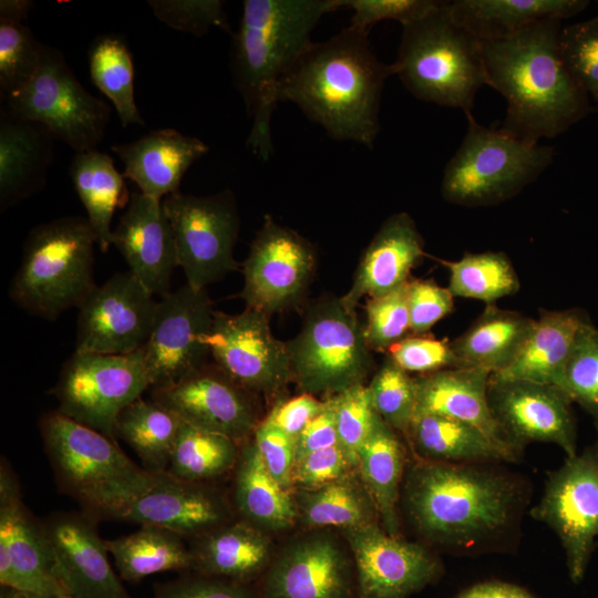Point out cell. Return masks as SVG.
<instances>
[{
    "label": "cell",
    "instance_id": "40",
    "mask_svg": "<svg viewBox=\"0 0 598 598\" xmlns=\"http://www.w3.org/2000/svg\"><path fill=\"white\" fill-rule=\"evenodd\" d=\"M293 498L302 523L310 527L348 529L379 517L364 484L350 474L315 489H298Z\"/></svg>",
    "mask_w": 598,
    "mask_h": 598
},
{
    "label": "cell",
    "instance_id": "10",
    "mask_svg": "<svg viewBox=\"0 0 598 598\" xmlns=\"http://www.w3.org/2000/svg\"><path fill=\"white\" fill-rule=\"evenodd\" d=\"M2 111L42 124L75 153L96 150L111 116V107L87 92L64 55L48 45L38 71L4 99Z\"/></svg>",
    "mask_w": 598,
    "mask_h": 598
},
{
    "label": "cell",
    "instance_id": "29",
    "mask_svg": "<svg viewBox=\"0 0 598 598\" xmlns=\"http://www.w3.org/2000/svg\"><path fill=\"white\" fill-rule=\"evenodd\" d=\"M52 133L1 110L0 207L6 210L42 189L54 157Z\"/></svg>",
    "mask_w": 598,
    "mask_h": 598
},
{
    "label": "cell",
    "instance_id": "2",
    "mask_svg": "<svg viewBox=\"0 0 598 598\" xmlns=\"http://www.w3.org/2000/svg\"><path fill=\"white\" fill-rule=\"evenodd\" d=\"M368 35L348 25L312 42L281 81L278 100L296 104L331 138L371 148L384 83L394 71L377 58Z\"/></svg>",
    "mask_w": 598,
    "mask_h": 598
},
{
    "label": "cell",
    "instance_id": "9",
    "mask_svg": "<svg viewBox=\"0 0 598 598\" xmlns=\"http://www.w3.org/2000/svg\"><path fill=\"white\" fill-rule=\"evenodd\" d=\"M287 346L293 380L311 394H337L363 383L373 367L363 322L338 297L311 305L299 333Z\"/></svg>",
    "mask_w": 598,
    "mask_h": 598
},
{
    "label": "cell",
    "instance_id": "20",
    "mask_svg": "<svg viewBox=\"0 0 598 598\" xmlns=\"http://www.w3.org/2000/svg\"><path fill=\"white\" fill-rule=\"evenodd\" d=\"M488 401L505 439L522 453L530 442L558 445L566 457L577 455L573 401L558 386L489 377Z\"/></svg>",
    "mask_w": 598,
    "mask_h": 598
},
{
    "label": "cell",
    "instance_id": "51",
    "mask_svg": "<svg viewBox=\"0 0 598 598\" xmlns=\"http://www.w3.org/2000/svg\"><path fill=\"white\" fill-rule=\"evenodd\" d=\"M406 373L419 375L458 368L451 342L432 337L408 336L388 350V355Z\"/></svg>",
    "mask_w": 598,
    "mask_h": 598
},
{
    "label": "cell",
    "instance_id": "17",
    "mask_svg": "<svg viewBox=\"0 0 598 598\" xmlns=\"http://www.w3.org/2000/svg\"><path fill=\"white\" fill-rule=\"evenodd\" d=\"M158 300L130 271L96 286L79 307L75 351L130 354L151 333Z\"/></svg>",
    "mask_w": 598,
    "mask_h": 598
},
{
    "label": "cell",
    "instance_id": "19",
    "mask_svg": "<svg viewBox=\"0 0 598 598\" xmlns=\"http://www.w3.org/2000/svg\"><path fill=\"white\" fill-rule=\"evenodd\" d=\"M0 585L33 598L68 596L62 586L42 524L22 502L10 465H0Z\"/></svg>",
    "mask_w": 598,
    "mask_h": 598
},
{
    "label": "cell",
    "instance_id": "26",
    "mask_svg": "<svg viewBox=\"0 0 598 598\" xmlns=\"http://www.w3.org/2000/svg\"><path fill=\"white\" fill-rule=\"evenodd\" d=\"M425 256L424 240L414 219L400 212L388 217L362 252L353 282L341 297L351 309L368 297L383 296L406 283Z\"/></svg>",
    "mask_w": 598,
    "mask_h": 598
},
{
    "label": "cell",
    "instance_id": "18",
    "mask_svg": "<svg viewBox=\"0 0 598 598\" xmlns=\"http://www.w3.org/2000/svg\"><path fill=\"white\" fill-rule=\"evenodd\" d=\"M343 533L352 553L357 598H409L442 575V563L431 550L390 535L377 522Z\"/></svg>",
    "mask_w": 598,
    "mask_h": 598
},
{
    "label": "cell",
    "instance_id": "46",
    "mask_svg": "<svg viewBox=\"0 0 598 598\" xmlns=\"http://www.w3.org/2000/svg\"><path fill=\"white\" fill-rule=\"evenodd\" d=\"M561 390L591 416L598 433V328L590 320L576 337Z\"/></svg>",
    "mask_w": 598,
    "mask_h": 598
},
{
    "label": "cell",
    "instance_id": "14",
    "mask_svg": "<svg viewBox=\"0 0 598 598\" xmlns=\"http://www.w3.org/2000/svg\"><path fill=\"white\" fill-rule=\"evenodd\" d=\"M214 313L206 289L187 283L159 298L142 348L152 391L169 386L206 364Z\"/></svg>",
    "mask_w": 598,
    "mask_h": 598
},
{
    "label": "cell",
    "instance_id": "11",
    "mask_svg": "<svg viewBox=\"0 0 598 598\" xmlns=\"http://www.w3.org/2000/svg\"><path fill=\"white\" fill-rule=\"evenodd\" d=\"M151 388L142 350L130 354L76 352L53 389L58 411L115 440L118 415Z\"/></svg>",
    "mask_w": 598,
    "mask_h": 598
},
{
    "label": "cell",
    "instance_id": "44",
    "mask_svg": "<svg viewBox=\"0 0 598 598\" xmlns=\"http://www.w3.org/2000/svg\"><path fill=\"white\" fill-rule=\"evenodd\" d=\"M367 388L375 413L394 431L408 436L416 411L415 378L386 357Z\"/></svg>",
    "mask_w": 598,
    "mask_h": 598
},
{
    "label": "cell",
    "instance_id": "37",
    "mask_svg": "<svg viewBox=\"0 0 598 598\" xmlns=\"http://www.w3.org/2000/svg\"><path fill=\"white\" fill-rule=\"evenodd\" d=\"M69 173L86 209L99 248L106 252L112 245L114 212L130 200L124 176L115 168L113 158L97 150L75 153Z\"/></svg>",
    "mask_w": 598,
    "mask_h": 598
},
{
    "label": "cell",
    "instance_id": "3",
    "mask_svg": "<svg viewBox=\"0 0 598 598\" xmlns=\"http://www.w3.org/2000/svg\"><path fill=\"white\" fill-rule=\"evenodd\" d=\"M344 0H246L233 34L235 85L251 118L246 144L262 161L272 154L271 116L281 81L313 42L320 19Z\"/></svg>",
    "mask_w": 598,
    "mask_h": 598
},
{
    "label": "cell",
    "instance_id": "21",
    "mask_svg": "<svg viewBox=\"0 0 598 598\" xmlns=\"http://www.w3.org/2000/svg\"><path fill=\"white\" fill-rule=\"evenodd\" d=\"M250 393L215 364H204L176 383L153 390L151 398L183 422L240 444L259 424Z\"/></svg>",
    "mask_w": 598,
    "mask_h": 598
},
{
    "label": "cell",
    "instance_id": "61",
    "mask_svg": "<svg viewBox=\"0 0 598 598\" xmlns=\"http://www.w3.org/2000/svg\"><path fill=\"white\" fill-rule=\"evenodd\" d=\"M0 598H33L30 595L9 587L1 586Z\"/></svg>",
    "mask_w": 598,
    "mask_h": 598
},
{
    "label": "cell",
    "instance_id": "4",
    "mask_svg": "<svg viewBox=\"0 0 598 598\" xmlns=\"http://www.w3.org/2000/svg\"><path fill=\"white\" fill-rule=\"evenodd\" d=\"M403 504L424 537L470 548L495 539L513 525L522 487L512 476L480 464L422 460L408 472Z\"/></svg>",
    "mask_w": 598,
    "mask_h": 598
},
{
    "label": "cell",
    "instance_id": "43",
    "mask_svg": "<svg viewBox=\"0 0 598 598\" xmlns=\"http://www.w3.org/2000/svg\"><path fill=\"white\" fill-rule=\"evenodd\" d=\"M439 261L450 272L447 288L454 297L494 305L520 288L519 278L503 251L466 252L458 260Z\"/></svg>",
    "mask_w": 598,
    "mask_h": 598
},
{
    "label": "cell",
    "instance_id": "34",
    "mask_svg": "<svg viewBox=\"0 0 598 598\" xmlns=\"http://www.w3.org/2000/svg\"><path fill=\"white\" fill-rule=\"evenodd\" d=\"M406 439L425 461L484 464L519 458L475 426L435 414L415 413Z\"/></svg>",
    "mask_w": 598,
    "mask_h": 598
},
{
    "label": "cell",
    "instance_id": "55",
    "mask_svg": "<svg viewBox=\"0 0 598 598\" xmlns=\"http://www.w3.org/2000/svg\"><path fill=\"white\" fill-rule=\"evenodd\" d=\"M353 468L340 446L334 445L298 458L292 484L298 489H315L348 475Z\"/></svg>",
    "mask_w": 598,
    "mask_h": 598
},
{
    "label": "cell",
    "instance_id": "62",
    "mask_svg": "<svg viewBox=\"0 0 598 598\" xmlns=\"http://www.w3.org/2000/svg\"><path fill=\"white\" fill-rule=\"evenodd\" d=\"M594 101H595L596 106H597V109H598V94L594 97Z\"/></svg>",
    "mask_w": 598,
    "mask_h": 598
},
{
    "label": "cell",
    "instance_id": "7",
    "mask_svg": "<svg viewBox=\"0 0 598 598\" xmlns=\"http://www.w3.org/2000/svg\"><path fill=\"white\" fill-rule=\"evenodd\" d=\"M95 244L96 235L85 217L66 216L35 226L23 244L9 289L11 299L47 320L79 308L97 286Z\"/></svg>",
    "mask_w": 598,
    "mask_h": 598
},
{
    "label": "cell",
    "instance_id": "33",
    "mask_svg": "<svg viewBox=\"0 0 598 598\" xmlns=\"http://www.w3.org/2000/svg\"><path fill=\"white\" fill-rule=\"evenodd\" d=\"M190 550L198 574L244 585L270 559L268 537L245 520L227 523L195 539Z\"/></svg>",
    "mask_w": 598,
    "mask_h": 598
},
{
    "label": "cell",
    "instance_id": "48",
    "mask_svg": "<svg viewBox=\"0 0 598 598\" xmlns=\"http://www.w3.org/2000/svg\"><path fill=\"white\" fill-rule=\"evenodd\" d=\"M408 282L383 296L368 299L363 326L371 350L388 351L408 337L410 332Z\"/></svg>",
    "mask_w": 598,
    "mask_h": 598
},
{
    "label": "cell",
    "instance_id": "8",
    "mask_svg": "<svg viewBox=\"0 0 598 598\" xmlns=\"http://www.w3.org/2000/svg\"><path fill=\"white\" fill-rule=\"evenodd\" d=\"M467 130L447 162L442 197L465 207L493 206L508 200L535 182L550 165L554 148L527 144L501 128L466 115Z\"/></svg>",
    "mask_w": 598,
    "mask_h": 598
},
{
    "label": "cell",
    "instance_id": "54",
    "mask_svg": "<svg viewBox=\"0 0 598 598\" xmlns=\"http://www.w3.org/2000/svg\"><path fill=\"white\" fill-rule=\"evenodd\" d=\"M252 435V442L271 477L281 487L290 491L293 486L296 440L266 419L259 422Z\"/></svg>",
    "mask_w": 598,
    "mask_h": 598
},
{
    "label": "cell",
    "instance_id": "16",
    "mask_svg": "<svg viewBox=\"0 0 598 598\" xmlns=\"http://www.w3.org/2000/svg\"><path fill=\"white\" fill-rule=\"evenodd\" d=\"M208 346L214 364L251 393H274L293 379L287 342L272 334L269 316L258 310H215Z\"/></svg>",
    "mask_w": 598,
    "mask_h": 598
},
{
    "label": "cell",
    "instance_id": "1",
    "mask_svg": "<svg viewBox=\"0 0 598 598\" xmlns=\"http://www.w3.org/2000/svg\"><path fill=\"white\" fill-rule=\"evenodd\" d=\"M561 20L547 19L518 33L482 42L487 85L503 95L505 133L527 143L554 138L589 112V94L559 53Z\"/></svg>",
    "mask_w": 598,
    "mask_h": 598
},
{
    "label": "cell",
    "instance_id": "6",
    "mask_svg": "<svg viewBox=\"0 0 598 598\" xmlns=\"http://www.w3.org/2000/svg\"><path fill=\"white\" fill-rule=\"evenodd\" d=\"M417 100L472 114L477 91L487 85L482 41L456 24L444 1L426 16L402 25L392 63Z\"/></svg>",
    "mask_w": 598,
    "mask_h": 598
},
{
    "label": "cell",
    "instance_id": "47",
    "mask_svg": "<svg viewBox=\"0 0 598 598\" xmlns=\"http://www.w3.org/2000/svg\"><path fill=\"white\" fill-rule=\"evenodd\" d=\"M331 399L338 445L346 454L350 464L358 468V453L370 435L378 414L375 413L367 385H352Z\"/></svg>",
    "mask_w": 598,
    "mask_h": 598
},
{
    "label": "cell",
    "instance_id": "30",
    "mask_svg": "<svg viewBox=\"0 0 598 598\" xmlns=\"http://www.w3.org/2000/svg\"><path fill=\"white\" fill-rule=\"evenodd\" d=\"M588 321V315L579 308L542 310L515 362L491 378L532 381L561 389L564 369L576 337Z\"/></svg>",
    "mask_w": 598,
    "mask_h": 598
},
{
    "label": "cell",
    "instance_id": "24",
    "mask_svg": "<svg viewBox=\"0 0 598 598\" xmlns=\"http://www.w3.org/2000/svg\"><path fill=\"white\" fill-rule=\"evenodd\" d=\"M118 520L159 526L195 540L230 523V511L205 483L184 481L165 471L154 473L151 485Z\"/></svg>",
    "mask_w": 598,
    "mask_h": 598
},
{
    "label": "cell",
    "instance_id": "35",
    "mask_svg": "<svg viewBox=\"0 0 598 598\" xmlns=\"http://www.w3.org/2000/svg\"><path fill=\"white\" fill-rule=\"evenodd\" d=\"M234 504L243 520L261 530L291 527L298 517L293 496L271 477L252 441L240 446Z\"/></svg>",
    "mask_w": 598,
    "mask_h": 598
},
{
    "label": "cell",
    "instance_id": "5",
    "mask_svg": "<svg viewBox=\"0 0 598 598\" xmlns=\"http://www.w3.org/2000/svg\"><path fill=\"white\" fill-rule=\"evenodd\" d=\"M39 429L59 487L94 518L120 519L153 481L114 440L58 410L42 415Z\"/></svg>",
    "mask_w": 598,
    "mask_h": 598
},
{
    "label": "cell",
    "instance_id": "59",
    "mask_svg": "<svg viewBox=\"0 0 598 598\" xmlns=\"http://www.w3.org/2000/svg\"><path fill=\"white\" fill-rule=\"evenodd\" d=\"M456 598H536L526 589L498 580L475 584Z\"/></svg>",
    "mask_w": 598,
    "mask_h": 598
},
{
    "label": "cell",
    "instance_id": "49",
    "mask_svg": "<svg viewBox=\"0 0 598 598\" xmlns=\"http://www.w3.org/2000/svg\"><path fill=\"white\" fill-rule=\"evenodd\" d=\"M558 45L565 66L594 99L598 94V17L563 27Z\"/></svg>",
    "mask_w": 598,
    "mask_h": 598
},
{
    "label": "cell",
    "instance_id": "53",
    "mask_svg": "<svg viewBox=\"0 0 598 598\" xmlns=\"http://www.w3.org/2000/svg\"><path fill=\"white\" fill-rule=\"evenodd\" d=\"M408 307L410 332L423 336L453 311L454 296L432 279H416L408 282Z\"/></svg>",
    "mask_w": 598,
    "mask_h": 598
},
{
    "label": "cell",
    "instance_id": "57",
    "mask_svg": "<svg viewBox=\"0 0 598 598\" xmlns=\"http://www.w3.org/2000/svg\"><path fill=\"white\" fill-rule=\"evenodd\" d=\"M323 406L324 401H319L311 393L303 392L277 404L266 420L296 440Z\"/></svg>",
    "mask_w": 598,
    "mask_h": 598
},
{
    "label": "cell",
    "instance_id": "23",
    "mask_svg": "<svg viewBox=\"0 0 598 598\" xmlns=\"http://www.w3.org/2000/svg\"><path fill=\"white\" fill-rule=\"evenodd\" d=\"M262 598H357L353 560L324 534L288 545L268 567Z\"/></svg>",
    "mask_w": 598,
    "mask_h": 598
},
{
    "label": "cell",
    "instance_id": "52",
    "mask_svg": "<svg viewBox=\"0 0 598 598\" xmlns=\"http://www.w3.org/2000/svg\"><path fill=\"white\" fill-rule=\"evenodd\" d=\"M440 3L436 0H344L346 9L353 12L349 25L365 33L382 20H395L405 25L426 16Z\"/></svg>",
    "mask_w": 598,
    "mask_h": 598
},
{
    "label": "cell",
    "instance_id": "12",
    "mask_svg": "<svg viewBox=\"0 0 598 598\" xmlns=\"http://www.w3.org/2000/svg\"><path fill=\"white\" fill-rule=\"evenodd\" d=\"M162 203L172 226L178 267L187 285L203 290L238 268L234 248L239 215L229 189L206 197L177 192Z\"/></svg>",
    "mask_w": 598,
    "mask_h": 598
},
{
    "label": "cell",
    "instance_id": "58",
    "mask_svg": "<svg viewBox=\"0 0 598 598\" xmlns=\"http://www.w3.org/2000/svg\"><path fill=\"white\" fill-rule=\"evenodd\" d=\"M334 445H338L336 417L331 399H328L322 411L296 439V461L309 453Z\"/></svg>",
    "mask_w": 598,
    "mask_h": 598
},
{
    "label": "cell",
    "instance_id": "36",
    "mask_svg": "<svg viewBox=\"0 0 598 598\" xmlns=\"http://www.w3.org/2000/svg\"><path fill=\"white\" fill-rule=\"evenodd\" d=\"M404 462V447L395 431L378 415L359 450L358 468L384 530L392 536H401L398 503Z\"/></svg>",
    "mask_w": 598,
    "mask_h": 598
},
{
    "label": "cell",
    "instance_id": "60",
    "mask_svg": "<svg viewBox=\"0 0 598 598\" xmlns=\"http://www.w3.org/2000/svg\"><path fill=\"white\" fill-rule=\"evenodd\" d=\"M33 6L29 0H1L0 19L24 21Z\"/></svg>",
    "mask_w": 598,
    "mask_h": 598
},
{
    "label": "cell",
    "instance_id": "32",
    "mask_svg": "<svg viewBox=\"0 0 598 598\" xmlns=\"http://www.w3.org/2000/svg\"><path fill=\"white\" fill-rule=\"evenodd\" d=\"M535 319L487 305L471 326L450 341L458 368H474L491 374L512 365L527 342Z\"/></svg>",
    "mask_w": 598,
    "mask_h": 598
},
{
    "label": "cell",
    "instance_id": "22",
    "mask_svg": "<svg viewBox=\"0 0 598 598\" xmlns=\"http://www.w3.org/2000/svg\"><path fill=\"white\" fill-rule=\"evenodd\" d=\"M56 575L71 598H131L109 560L95 518L54 513L41 523Z\"/></svg>",
    "mask_w": 598,
    "mask_h": 598
},
{
    "label": "cell",
    "instance_id": "41",
    "mask_svg": "<svg viewBox=\"0 0 598 598\" xmlns=\"http://www.w3.org/2000/svg\"><path fill=\"white\" fill-rule=\"evenodd\" d=\"M91 79L115 106L123 127L144 125L134 97V65L123 38L115 34L96 37L89 50Z\"/></svg>",
    "mask_w": 598,
    "mask_h": 598
},
{
    "label": "cell",
    "instance_id": "63",
    "mask_svg": "<svg viewBox=\"0 0 598 598\" xmlns=\"http://www.w3.org/2000/svg\"><path fill=\"white\" fill-rule=\"evenodd\" d=\"M62 598H71V597H69V596H64V597H62Z\"/></svg>",
    "mask_w": 598,
    "mask_h": 598
},
{
    "label": "cell",
    "instance_id": "42",
    "mask_svg": "<svg viewBox=\"0 0 598 598\" xmlns=\"http://www.w3.org/2000/svg\"><path fill=\"white\" fill-rule=\"evenodd\" d=\"M240 446L234 440L183 422L166 472L196 483H207L235 468Z\"/></svg>",
    "mask_w": 598,
    "mask_h": 598
},
{
    "label": "cell",
    "instance_id": "31",
    "mask_svg": "<svg viewBox=\"0 0 598 598\" xmlns=\"http://www.w3.org/2000/svg\"><path fill=\"white\" fill-rule=\"evenodd\" d=\"M588 4L586 0H453L444 1V9L484 42L512 37L538 21L570 18Z\"/></svg>",
    "mask_w": 598,
    "mask_h": 598
},
{
    "label": "cell",
    "instance_id": "25",
    "mask_svg": "<svg viewBox=\"0 0 598 598\" xmlns=\"http://www.w3.org/2000/svg\"><path fill=\"white\" fill-rule=\"evenodd\" d=\"M112 245L125 259L128 271L154 296L168 293L178 267L171 223L159 199L132 193L127 207L112 231Z\"/></svg>",
    "mask_w": 598,
    "mask_h": 598
},
{
    "label": "cell",
    "instance_id": "28",
    "mask_svg": "<svg viewBox=\"0 0 598 598\" xmlns=\"http://www.w3.org/2000/svg\"><path fill=\"white\" fill-rule=\"evenodd\" d=\"M491 373L474 368H452L417 375L416 411L471 424L499 445L520 455L505 439L488 401Z\"/></svg>",
    "mask_w": 598,
    "mask_h": 598
},
{
    "label": "cell",
    "instance_id": "15",
    "mask_svg": "<svg viewBox=\"0 0 598 598\" xmlns=\"http://www.w3.org/2000/svg\"><path fill=\"white\" fill-rule=\"evenodd\" d=\"M316 265L312 244L267 215L243 264L240 297L267 316L290 309L305 296Z\"/></svg>",
    "mask_w": 598,
    "mask_h": 598
},
{
    "label": "cell",
    "instance_id": "39",
    "mask_svg": "<svg viewBox=\"0 0 598 598\" xmlns=\"http://www.w3.org/2000/svg\"><path fill=\"white\" fill-rule=\"evenodd\" d=\"M183 421L154 399H137L115 424V437L125 441L152 473L168 468Z\"/></svg>",
    "mask_w": 598,
    "mask_h": 598
},
{
    "label": "cell",
    "instance_id": "56",
    "mask_svg": "<svg viewBox=\"0 0 598 598\" xmlns=\"http://www.w3.org/2000/svg\"><path fill=\"white\" fill-rule=\"evenodd\" d=\"M152 598H254V596L244 584L198 574L157 586Z\"/></svg>",
    "mask_w": 598,
    "mask_h": 598
},
{
    "label": "cell",
    "instance_id": "13",
    "mask_svg": "<svg viewBox=\"0 0 598 598\" xmlns=\"http://www.w3.org/2000/svg\"><path fill=\"white\" fill-rule=\"evenodd\" d=\"M530 515L556 533L569 578L579 584L598 537V439L549 472L544 494Z\"/></svg>",
    "mask_w": 598,
    "mask_h": 598
},
{
    "label": "cell",
    "instance_id": "38",
    "mask_svg": "<svg viewBox=\"0 0 598 598\" xmlns=\"http://www.w3.org/2000/svg\"><path fill=\"white\" fill-rule=\"evenodd\" d=\"M120 577L137 582L161 571L193 569L190 547L176 533L155 525H141L140 529L105 540Z\"/></svg>",
    "mask_w": 598,
    "mask_h": 598
},
{
    "label": "cell",
    "instance_id": "27",
    "mask_svg": "<svg viewBox=\"0 0 598 598\" xmlns=\"http://www.w3.org/2000/svg\"><path fill=\"white\" fill-rule=\"evenodd\" d=\"M111 150L122 159L125 178L134 182L142 194L163 200L179 192L184 174L208 152V146L174 128H162Z\"/></svg>",
    "mask_w": 598,
    "mask_h": 598
},
{
    "label": "cell",
    "instance_id": "50",
    "mask_svg": "<svg viewBox=\"0 0 598 598\" xmlns=\"http://www.w3.org/2000/svg\"><path fill=\"white\" fill-rule=\"evenodd\" d=\"M147 3L154 16L172 29L197 37L213 27L230 32L219 0H148Z\"/></svg>",
    "mask_w": 598,
    "mask_h": 598
},
{
    "label": "cell",
    "instance_id": "45",
    "mask_svg": "<svg viewBox=\"0 0 598 598\" xmlns=\"http://www.w3.org/2000/svg\"><path fill=\"white\" fill-rule=\"evenodd\" d=\"M45 45L22 21L0 19V93L3 101L40 68Z\"/></svg>",
    "mask_w": 598,
    "mask_h": 598
}]
</instances>
